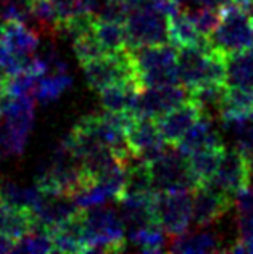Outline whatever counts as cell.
Listing matches in <instances>:
<instances>
[{"label":"cell","mask_w":253,"mask_h":254,"mask_svg":"<svg viewBox=\"0 0 253 254\" xmlns=\"http://www.w3.org/2000/svg\"><path fill=\"white\" fill-rule=\"evenodd\" d=\"M84 227V253L126 251V233L118 209L106 204L81 209Z\"/></svg>","instance_id":"1"},{"label":"cell","mask_w":253,"mask_h":254,"mask_svg":"<svg viewBox=\"0 0 253 254\" xmlns=\"http://www.w3.org/2000/svg\"><path fill=\"white\" fill-rule=\"evenodd\" d=\"M137 82L144 87H162L179 84L176 57L177 47L171 42L158 45L128 47Z\"/></svg>","instance_id":"2"},{"label":"cell","mask_w":253,"mask_h":254,"mask_svg":"<svg viewBox=\"0 0 253 254\" xmlns=\"http://www.w3.org/2000/svg\"><path fill=\"white\" fill-rule=\"evenodd\" d=\"M206 37L211 49L229 57L253 45V18L242 3L229 0L219 8V21Z\"/></svg>","instance_id":"3"},{"label":"cell","mask_w":253,"mask_h":254,"mask_svg":"<svg viewBox=\"0 0 253 254\" xmlns=\"http://www.w3.org/2000/svg\"><path fill=\"white\" fill-rule=\"evenodd\" d=\"M147 164L155 191L194 190L197 187L189 169L187 156L182 155L174 145L168 143L165 150Z\"/></svg>","instance_id":"4"},{"label":"cell","mask_w":253,"mask_h":254,"mask_svg":"<svg viewBox=\"0 0 253 254\" xmlns=\"http://www.w3.org/2000/svg\"><path fill=\"white\" fill-rule=\"evenodd\" d=\"M152 212L166 235H181L192 222V190L157 191L152 196Z\"/></svg>","instance_id":"5"},{"label":"cell","mask_w":253,"mask_h":254,"mask_svg":"<svg viewBox=\"0 0 253 254\" xmlns=\"http://www.w3.org/2000/svg\"><path fill=\"white\" fill-rule=\"evenodd\" d=\"M85 81L94 90H103L105 87L136 79V69L132 64L129 50H121L116 53H105L92 62L83 64Z\"/></svg>","instance_id":"6"},{"label":"cell","mask_w":253,"mask_h":254,"mask_svg":"<svg viewBox=\"0 0 253 254\" xmlns=\"http://www.w3.org/2000/svg\"><path fill=\"white\" fill-rule=\"evenodd\" d=\"M252 166L239 150H223L219 156L215 174L208 182L202 184L203 187L215 190L221 195L234 198L239 191L250 184Z\"/></svg>","instance_id":"7"},{"label":"cell","mask_w":253,"mask_h":254,"mask_svg":"<svg viewBox=\"0 0 253 254\" xmlns=\"http://www.w3.org/2000/svg\"><path fill=\"white\" fill-rule=\"evenodd\" d=\"M189 100V90L181 84L162 85V87H144L139 90L132 116L157 119L165 113L185 103Z\"/></svg>","instance_id":"8"},{"label":"cell","mask_w":253,"mask_h":254,"mask_svg":"<svg viewBox=\"0 0 253 254\" xmlns=\"http://www.w3.org/2000/svg\"><path fill=\"white\" fill-rule=\"evenodd\" d=\"M79 212L75 199L66 193H52L42 191L41 199L31 209V216L34 219L36 227L45 230H53L65 220L71 219Z\"/></svg>","instance_id":"9"},{"label":"cell","mask_w":253,"mask_h":254,"mask_svg":"<svg viewBox=\"0 0 253 254\" xmlns=\"http://www.w3.org/2000/svg\"><path fill=\"white\" fill-rule=\"evenodd\" d=\"M126 138L132 153L145 163L158 156L168 145L158 129L157 121L150 118H136L126 130Z\"/></svg>","instance_id":"10"},{"label":"cell","mask_w":253,"mask_h":254,"mask_svg":"<svg viewBox=\"0 0 253 254\" xmlns=\"http://www.w3.org/2000/svg\"><path fill=\"white\" fill-rule=\"evenodd\" d=\"M232 198L221 195L208 187L197 185L192 190V222L197 227H208L229 211Z\"/></svg>","instance_id":"11"},{"label":"cell","mask_w":253,"mask_h":254,"mask_svg":"<svg viewBox=\"0 0 253 254\" xmlns=\"http://www.w3.org/2000/svg\"><path fill=\"white\" fill-rule=\"evenodd\" d=\"M200 111L192 102H185L182 105L176 106V108L165 113L163 116L157 118V126L166 143L176 145L185 132H187L192 124H194L198 118H200Z\"/></svg>","instance_id":"12"},{"label":"cell","mask_w":253,"mask_h":254,"mask_svg":"<svg viewBox=\"0 0 253 254\" xmlns=\"http://www.w3.org/2000/svg\"><path fill=\"white\" fill-rule=\"evenodd\" d=\"M176 146L182 155L189 156L192 153H197L202 150L224 148V143H223L221 135H219V132L215 129V126H213L211 119L200 116L192 124L190 129L179 138Z\"/></svg>","instance_id":"13"},{"label":"cell","mask_w":253,"mask_h":254,"mask_svg":"<svg viewBox=\"0 0 253 254\" xmlns=\"http://www.w3.org/2000/svg\"><path fill=\"white\" fill-rule=\"evenodd\" d=\"M118 214L126 237L155 222L152 212V198L121 196L118 199Z\"/></svg>","instance_id":"14"},{"label":"cell","mask_w":253,"mask_h":254,"mask_svg":"<svg viewBox=\"0 0 253 254\" xmlns=\"http://www.w3.org/2000/svg\"><path fill=\"white\" fill-rule=\"evenodd\" d=\"M168 251L171 253H219L224 251L221 242L215 232L211 230H185L181 235H176L172 238L171 245L168 246Z\"/></svg>","instance_id":"15"},{"label":"cell","mask_w":253,"mask_h":254,"mask_svg":"<svg viewBox=\"0 0 253 254\" xmlns=\"http://www.w3.org/2000/svg\"><path fill=\"white\" fill-rule=\"evenodd\" d=\"M189 90V102L194 103L200 115L213 121V118H221L223 102L226 95V84L206 82Z\"/></svg>","instance_id":"16"},{"label":"cell","mask_w":253,"mask_h":254,"mask_svg":"<svg viewBox=\"0 0 253 254\" xmlns=\"http://www.w3.org/2000/svg\"><path fill=\"white\" fill-rule=\"evenodd\" d=\"M50 237L55 253H84V227L81 214L78 212L76 216L50 230Z\"/></svg>","instance_id":"17"},{"label":"cell","mask_w":253,"mask_h":254,"mask_svg":"<svg viewBox=\"0 0 253 254\" xmlns=\"http://www.w3.org/2000/svg\"><path fill=\"white\" fill-rule=\"evenodd\" d=\"M71 84H73V77L70 76L68 68L52 69L37 77L32 97L39 103L44 105L53 103L70 89Z\"/></svg>","instance_id":"18"},{"label":"cell","mask_w":253,"mask_h":254,"mask_svg":"<svg viewBox=\"0 0 253 254\" xmlns=\"http://www.w3.org/2000/svg\"><path fill=\"white\" fill-rule=\"evenodd\" d=\"M139 90H141V85L136 79L105 87L103 90H100V102L103 110L115 113H131L132 115V106H134Z\"/></svg>","instance_id":"19"},{"label":"cell","mask_w":253,"mask_h":254,"mask_svg":"<svg viewBox=\"0 0 253 254\" xmlns=\"http://www.w3.org/2000/svg\"><path fill=\"white\" fill-rule=\"evenodd\" d=\"M226 85L253 90V45L226 57Z\"/></svg>","instance_id":"20"},{"label":"cell","mask_w":253,"mask_h":254,"mask_svg":"<svg viewBox=\"0 0 253 254\" xmlns=\"http://www.w3.org/2000/svg\"><path fill=\"white\" fill-rule=\"evenodd\" d=\"M155 187L152 182L149 164L141 158L134 156L126 164V182L121 196L152 198L155 195Z\"/></svg>","instance_id":"21"},{"label":"cell","mask_w":253,"mask_h":254,"mask_svg":"<svg viewBox=\"0 0 253 254\" xmlns=\"http://www.w3.org/2000/svg\"><path fill=\"white\" fill-rule=\"evenodd\" d=\"M2 41L18 57L34 55L39 47V36L28 26L16 19L3 21Z\"/></svg>","instance_id":"22"},{"label":"cell","mask_w":253,"mask_h":254,"mask_svg":"<svg viewBox=\"0 0 253 254\" xmlns=\"http://www.w3.org/2000/svg\"><path fill=\"white\" fill-rule=\"evenodd\" d=\"M42 190L39 187H23L15 182H3L0 185V201L10 209L31 211L41 199Z\"/></svg>","instance_id":"23"},{"label":"cell","mask_w":253,"mask_h":254,"mask_svg":"<svg viewBox=\"0 0 253 254\" xmlns=\"http://www.w3.org/2000/svg\"><path fill=\"white\" fill-rule=\"evenodd\" d=\"M169 42L176 47H187V45H200L203 44L206 36L200 34L190 21L189 16L179 8L174 15L169 16Z\"/></svg>","instance_id":"24"},{"label":"cell","mask_w":253,"mask_h":254,"mask_svg":"<svg viewBox=\"0 0 253 254\" xmlns=\"http://www.w3.org/2000/svg\"><path fill=\"white\" fill-rule=\"evenodd\" d=\"M94 34L106 53H116L128 49V34H126L124 23L95 19Z\"/></svg>","instance_id":"25"},{"label":"cell","mask_w":253,"mask_h":254,"mask_svg":"<svg viewBox=\"0 0 253 254\" xmlns=\"http://www.w3.org/2000/svg\"><path fill=\"white\" fill-rule=\"evenodd\" d=\"M128 243L132 245L131 250L142 253H162L168 248L166 246V232L157 222L128 235Z\"/></svg>","instance_id":"26"},{"label":"cell","mask_w":253,"mask_h":254,"mask_svg":"<svg viewBox=\"0 0 253 254\" xmlns=\"http://www.w3.org/2000/svg\"><path fill=\"white\" fill-rule=\"evenodd\" d=\"M223 150L224 148L202 150V151L192 153V155L187 156L189 169H190V174H192V177H194L197 185L208 182L210 177L215 174Z\"/></svg>","instance_id":"27"},{"label":"cell","mask_w":253,"mask_h":254,"mask_svg":"<svg viewBox=\"0 0 253 254\" xmlns=\"http://www.w3.org/2000/svg\"><path fill=\"white\" fill-rule=\"evenodd\" d=\"M13 253H55L50 232L41 227H34L26 235L16 240Z\"/></svg>","instance_id":"28"},{"label":"cell","mask_w":253,"mask_h":254,"mask_svg":"<svg viewBox=\"0 0 253 254\" xmlns=\"http://www.w3.org/2000/svg\"><path fill=\"white\" fill-rule=\"evenodd\" d=\"M253 110V90L241 89V87L226 85V95L223 102L221 116L228 115H242Z\"/></svg>","instance_id":"29"},{"label":"cell","mask_w":253,"mask_h":254,"mask_svg":"<svg viewBox=\"0 0 253 254\" xmlns=\"http://www.w3.org/2000/svg\"><path fill=\"white\" fill-rule=\"evenodd\" d=\"M73 47H75V53L79 62H81V64L92 62V60H95L106 53L103 50V47L100 45V42L97 41L94 29L83 32L81 36H78L75 41H73Z\"/></svg>","instance_id":"30"},{"label":"cell","mask_w":253,"mask_h":254,"mask_svg":"<svg viewBox=\"0 0 253 254\" xmlns=\"http://www.w3.org/2000/svg\"><path fill=\"white\" fill-rule=\"evenodd\" d=\"M37 76L29 71H18L15 74L3 76V89L5 95L19 97V95H32L36 87Z\"/></svg>","instance_id":"31"},{"label":"cell","mask_w":253,"mask_h":254,"mask_svg":"<svg viewBox=\"0 0 253 254\" xmlns=\"http://www.w3.org/2000/svg\"><path fill=\"white\" fill-rule=\"evenodd\" d=\"M28 135H23L6 126L0 118V151L5 156H19L28 143Z\"/></svg>","instance_id":"32"},{"label":"cell","mask_w":253,"mask_h":254,"mask_svg":"<svg viewBox=\"0 0 253 254\" xmlns=\"http://www.w3.org/2000/svg\"><path fill=\"white\" fill-rule=\"evenodd\" d=\"M13 250H15V242L0 232V253H13Z\"/></svg>","instance_id":"33"},{"label":"cell","mask_w":253,"mask_h":254,"mask_svg":"<svg viewBox=\"0 0 253 254\" xmlns=\"http://www.w3.org/2000/svg\"><path fill=\"white\" fill-rule=\"evenodd\" d=\"M194 2L200 3V5H205V6H210V8H215V10H219L223 5H226L229 2V0H194Z\"/></svg>","instance_id":"34"},{"label":"cell","mask_w":253,"mask_h":254,"mask_svg":"<svg viewBox=\"0 0 253 254\" xmlns=\"http://www.w3.org/2000/svg\"><path fill=\"white\" fill-rule=\"evenodd\" d=\"M5 95V89H3V76L0 74V100Z\"/></svg>","instance_id":"35"},{"label":"cell","mask_w":253,"mask_h":254,"mask_svg":"<svg viewBox=\"0 0 253 254\" xmlns=\"http://www.w3.org/2000/svg\"><path fill=\"white\" fill-rule=\"evenodd\" d=\"M236 2H239V3H242L245 8H247V6H250L252 3H253V0H236Z\"/></svg>","instance_id":"36"},{"label":"cell","mask_w":253,"mask_h":254,"mask_svg":"<svg viewBox=\"0 0 253 254\" xmlns=\"http://www.w3.org/2000/svg\"><path fill=\"white\" fill-rule=\"evenodd\" d=\"M2 37H3V21L0 19V41H2Z\"/></svg>","instance_id":"37"},{"label":"cell","mask_w":253,"mask_h":254,"mask_svg":"<svg viewBox=\"0 0 253 254\" xmlns=\"http://www.w3.org/2000/svg\"><path fill=\"white\" fill-rule=\"evenodd\" d=\"M0 118H2V115H0Z\"/></svg>","instance_id":"38"},{"label":"cell","mask_w":253,"mask_h":254,"mask_svg":"<svg viewBox=\"0 0 253 254\" xmlns=\"http://www.w3.org/2000/svg\"><path fill=\"white\" fill-rule=\"evenodd\" d=\"M105 2H106V0H105Z\"/></svg>","instance_id":"39"}]
</instances>
